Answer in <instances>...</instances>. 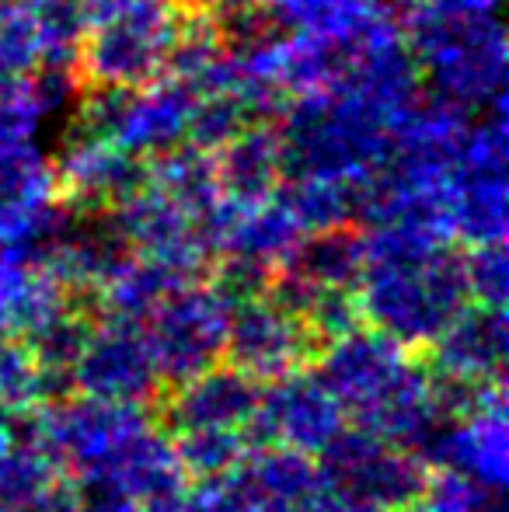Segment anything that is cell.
Wrapping results in <instances>:
<instances>
[{"instance_id": "cell-1", "label": "cell", "mask_w": 509, "mask_h": 512, "mask_svg": "<svg viewBox=\"0 0 509 512\" xmlns=\"http://www.w3.org/2000/svg\"><path fill=\"white\" fill-rule=\"evenodd\" d=\"M353 293L360 314L401 345H429L464 307V258L450 237L422 223H370Z\"/></svg>"}, {"instance_id": "cell-2", "label": "cell", "mask_w": 509, "mask_h": 512, "mask_svg": "<svg viewBox=\"0 0 509 512\" xmlns=\"http://www.w3.org/2000/svg\"><path fill=\"white\" fill-rule=\"evenodd\" d=\"M321 380L360 429L405 446L426 464L447 415L436 408L433 377L408 356V345L377 328H353L332 338L321 359Z\"/></svg>"}, {"instance_id": "cell-3", "label": "cell", "mask_w": 509, "mask_h": 512, "mask_svg": "<svg viewBox=\"0 0 509 512\" xmlns=\"http://www.w3.org/2000/svg\"><path fill=\"white\" fill-rule=\"evenodd\" d=\"M279 115L283 178H325L349 189H360L387 161L401 119L346 81L290 98Z\"/></svg>"}, {"instance_id": "cell-4", "label": "cell", "mask_w": 509, "mask_h": 512, "mask_svg": "<svg viewBox=\"0 0 509 512\" xmlns=\"http://www.w3.org/2000/svg\"><path fill=\"white\" fill-rule=\"evenodd\" d=\"M405 39L433 98L471 115L506 108V32L499 14L412 4Z\"/></svg>"}, {"instance_id": "cell-5", "label": "cell", "mask_w": 509, "mask_h": 512, "mask_svg": "<svg viewBox=\"0 0 509 512\" xmlns=\"http://www.w3.org/2000/svg\"><path fill=\"white\" fill-rule=\"evenodd\" d=\"M185 11L178 0H98L74 53L81 84L140 88L168 74Z\"/></svg>"}, {"instance_id": "cell-6", "label": "cell", "mask_w": 509, "mask_h": 512, "mask_svg": "<svg viewBox=\"0 0 509 512\" xmlns=\"http://www.w3.org/2000/svg\"><path fill=\"white\" fill-rule=\"evenodd\" d=\"M154 429L143 405H123V401L74 398L56 401L32 425L35 443L56 460V467H67L84 492H95L112 481V474L123 467L147 432Z\"/></svg>"}, {"instance_id": "cell-7", "label": "cell", "mask_w": 509, "mask_h": 512, "mask_svg": "<svg viewBox=\"0 0 509 512\" xmlns=\"http://www.w3.org/2000/svg\"><path fill=\"white\" fill-rule=\"evenodd\" d=\"M443 227L450 241H506V108L471 119L443 182Z\"/></svg>"}, {"instance_id": "cell-8", "label": "cell", "mask_w": 509, "mask_h": 512, "mask_svg": "<svg viewBox=\"0 0 509 512\" xmlns=\"http://www.w3.org/2000/svg\"><path fill=\"white\" fill-rule=\"evenodd\" d=\"M199 95L175 74H161L140 88H91L77 129L105 136L136 157H161L189 140Z\"/></svg>"}, {"instance_id": "cell-9", "label": "cell", "mask_w": 509, "mask_h": 512, "mask_svg": "<svg viewBox=\"0 0 509 512\" xmlns=\"http://www.w3.org/2000/svg\"><path fill=\"white\" fill-rule=\"evenodd\" d=\"M231 307L234 300L220 286H199L196 279H189L143 317L161 380L178 387L182 380L220 363Z\"/></svg>"}, {"instance_id": "cell-10", "label": "cell", "mask_w": 509, "mask_h": 512, "mask_svg": "<svg viewBox=\"0 0 509 512\" xmlns=\"http://www.w3.org/2000/svg\"><path fill=\"white\" fill-rule=\"evenodd\" d=\"M321 474L332 485L374 502L384 512H405L426 488V464L412 450L370 429H342L321 450Z\"/></svg>"}, {"instance_id": "cell-11", "label": "cell", "mask_w": 509, "mask_h": 512, "mask_svg": "<svg viewBox=\"0 0 509 512\" xmlns=\"http://www.w3.org/2000/svg\"><path fill=\"white\" fill-rule=\"evenodd\" d=\"M346 429V408L321 380V373H286L269 380L258 394L255 415L248 422V436L265 446H286V450L321 457L328 443Z\"/></svg>"}, {"instance_id": "cell-12", "label": "cell", "mask_w": 509, "mask_h": 512, "mask_svg": "<svg viewBox=\"0 0 509 512\" xmlns=\"http://www.w3.org/2000/svg\"><path fill=\"white\" fill-rule=\"evenodd\" d=\"M70 384L98 401H123V405H147L161 394L154 352L140 321L105 317V324L91 328L77 363L70 366Z\"/></svg>"}, {"instance_id": "cell-13", "label": "cell", "mask_w": 509, "mask_h": 512, "mask_svg": "<svg viewBox=\"0 0 509 512\" xmlns=\"http://www.w3.org/2000/svg\"><path fill=\"white\" fill-rule=\"evenodd\" d=\"M116 223L119 237L133 255L154 258L185 276H199L206 258L213 255V241L206 223L189 213L178 199H171L154 182H143L133 196L105 209Z\"/></svg>"}, {"instance_id": "cell-14", "label": "cell", "mask_w": 509, "mask_h": 512, "mask_svg": "<svg viewBox=\"0 0 509 512\" xmlns=\"http://www.w3.org/2000/svg\"><path fill=\"white\" fill-rule=\"evenodd\" d=\"M63 209L56 164L39 143H0V251L28 255Z\"/></svg>"}, {"instance_id": "cell-15", "label": "cell", "mask_w": 509, "mask_h": 512, "mask_svg": "<svg viewBox=\"0 0 509 512\" xmlns=\"http://www.w3.org/2000/svg\"><path fill=\"white\" fill-rule=\"evenodd\" d=\"M314 342L304 317L258 293L231 307L224 356L252 380H279L311 359Z\"/></svg>"}, {"instance_id": "cell-16", "label": "cell", "mask_w": 509, "mask_h": 512, "mask_svg": "<svg viewBox=\"0 0 509 512\" xmlns=\"http://www.w3.org/2000/svg\"><path fill=\"white\" fill-rule=\"evenodd\" d=\"M56 178L67 209L77 213H102L133 196L147 182V161L116 147L105 136L77 129L56 157Z\"/></svg>"}, {"instance_id": "cell-17", "label": "cell", "mask_w": 509, "mask_h": 512, "mask_svg": "<svg viewBox=\"0 0 509 512\" xmlns=\"http://www.w3.org/2000/svg\"><path fill=\"white\" fill-rule=\"evenodd\" d=\"M426 464H440L489 492H503L509 471L506 394L499 391L468 415L447 418L429 446Z\"/></svg>"}, {"instance_id": "cell-18", "label": "cell", "mask_w": 509, "mask_h": 512, "mask_svg": "<svg viewBox=\"0 0 509 512\" xmlns=\"http://www.w3.org/2000/svg\"><path fill=\"white\" fill-rule=\"evenodd\" d=\"M307 230L286 206V199L269 196L258 203H231L224 199L213 223V251H224L231 262L258 265L265 272H276Z\"/></svg>"}, {"instance_id": "cell-19", "label": "cell", "mask_w": 509, "mask_h": 512, "mask_svg": "<svg viewBox=\"0 0 509 512\" xmlns=\"http://www.w3.org/2000/svg\"><path fill=\"white\" fill-rule=\"evenodd\" d=\"M258 380L238 366H210L182 380L168 405V425L182 429H248L258 405Z\"/></svg>"}, {"instance_id": "cell-20", "label": "cell", "mask_w": 509, "mask_h": 512, "mask_svg": "<svg viewBox=\"0 0 509 512\" xmlns=\"http://www.w3.org/2000/svg\"><path fill=\"white\" fill-rule=\"evenodd\" d=\"M429 345H433V366L440 377L475 380V384L503 380L506 310L482 304L464 307Z\"/></svg>"}, {"instance_id": "cell-21", "label": "cell", "mask_w": 509, "mask_h": 512, "mask_svg": "<svg viewBox=\"0 0 509 512\" xmlns=\"http://www.w3.org/2000/svg\"><path fill=\"white\" fill-rule=\"evenodd\" d=\"M210 157L220 192L231 203H258L276 196L283 185V147H279V133L265 122H245Z\"/></svg>"}, {"instance_id": "cell-22", "label": "cell", "mask_w": 509, "mask_h": 512, "mask_svg": "<svg viewBox=\"0 0 509 512\" xmlns=\"http://www.w3.org/2000/svg\"><path fill=\"white\" fill-rule=\"evenodd\" d=\"M70 307L67 286L25 255L0 251V338L25 342L49 317Z\"/></svg>"}, {"instance_id": "cell-23", "label": "cell", "mask_w": 509, "mask_h": 512, "mask_svg": "<svg viewBox=\"0 0 509 512\" xmlns=\"http://www.w3.org/2000/svg\"><path fill=\"white\" fill-rule=\"evenodd\" d=\"M279 269L307 279L318 290H353L363 269V241L349 227L304 234Z\"/></svg>"}, {"instance_id": "cell-24", "label": "cell", "mask_w": 509, "mask_h": 512, "mask_svg": "<svg viewBox=\"0 0 509 512\" xmlns=\"http://www.w3.org/2000/svg\"><path fill=\"white\" fill-rule=\"evenodd\" d=\"M196 276L171 269L164 262L143 255H129L116 272L102 283V307L112 317H126V321H140L150 314L171 290H178L182 283H189Z\"/></svg>"}, {"instance_id": "cell-25", "label": "cell", "mask_w": 509, "mask_h": 512, "mask_svg": "<svg viewBox=\"0 0 509 512\" xmlns=\"http://www.w3.org/2000/svg\"><path fill=\"white\" fill-rule=\"evenodd\" d=\"M175 453L185 474L217 481L252 453V439L248 429H182L175 432Z\"/></svg>"}, {"instance_id": "cell-26", "label": "cell", "mask_w": 509, "mask_h": 512, "mask_svg": "<svg viewBox=\"0 0 509 512\" xmlns=\"http://www.w3.org/2000/svg\"><path fill=\"white\" fill-rule=\"evenodd\" d=\"M283 182L286 189L279 185V196L286 199L307 234L349 227L356 220V189L349 185L325 182V178H283Z\"/></svg>"}, {"instance_id": "cell-27", "label": "cell", "mask_w": 509, "mask_h": 512, "mask_svg": "<svg viewBox=\"0 0 509 512\" xmlns=\"http://www.w3.org/2000/svg\"><path fill=\"white\" fill-rule=\"evenodd\" d=\"M49 60L46 35L25 0H0V84L28 77Z\"/></svg>"}, {"instance_id": "cell-28", "label": "cell", "mask_w": 509, "mask_h": 512, "mask_svg": "<svg viewBox=\"0 0 509 512\" xmlns=\"http://www.w3.org/2000/svg\"><path fill=\"white\" fill-rule=\"evenodd\" d=\"M60 481L56 460L39 443H14L0 450V509H21Z\"/></svg>"}, {"instance_id": "cell-29", "label": "cell", "mask_w": 509, "mask_h": 512, "mask_svg": "<svg viewBox=\"0 0 509 512\" xmlns=\"http://www.w3.org/2000/svg\"><path fill=\"white\" fill-rule=\"evenodd\" d=\"M91 335V321L77 310H60L56 317H49L39 331L25 338L28 352L35 356V363L42 366V373H56V377H70V366L77 363L84 342Z\"/></svg>"}, {"instance_id": "cell-30", "label": "cell", "mask_w": 509, "mask_h": 512, "mask_svg": "<svg viewBox=\"0 0 509 512\" xmlns=\"http://www.w3.org/2000/svg\"><path fill=\"white\" fill-rule=\"evenodd\" d=\"M42 398H49L46 373L28 345H21L18 338H0V411L21 415Z\"/></svg>"}, {"instance_id": "cell-31", "label": "cell", "mask_w": 509, "mask_h": 512, "mask_svg": "<svg viewBox=\"0 0 509 512\" xmlns=\"http://www.w3.org/2000/svg\"><path fill=\"white\" fill-rule=\"evenodd\" d=\"M46 35L49 60L53 63H74L77 42L88 32L95 18L98 0H25Z\"/></svg>"}, {"instance_id": "cell-32", "label": "cell", "mask_w": 509, "mask_h": 512, "mask_svg": "<svg viewBox=\"0 0 509 512\" xmlns=\"http://www.w3.org/2000/svg\"><path fill=\"white\" fill-rule=\"evenodd\" d=\"M405 512H506V506L503 492H489V488L447 471L426 481L422 495Z\"/></svg>"}, {"instance_id": "cell-33", "label": "cell", "mask_w": 509, "mask_h": 512, "mask_svg": "<svg viewBox=\"0 0 509 512\" xmlns=\"http://www.w3.org/2000/svg\"><path fill=\"white\" fill-rule=\"evenodd\" d=\"M464 283H468V297H475L482 307L506 310L509 262H506L503 241L471 244V255L464 258Z\"/></svg>"}, {"instance_id": "cell-34", "label": "cell", "mask_w": 509, "mask_h": 512, "mask_svg": "<svg viewBox=\"0 0 509 512\" xmlns=\"http://www.w3.org/2000/svg\"><path fill=\"white\" fill-rule=\"evenodd\" d=\"M307 512H384V509L367 499H360V495L346 492V488L332 485V481L325 478V485H321L318 492H314V499L307 502Z\"/></svg>"}, {"instance_id": "cell-35", "label": "cell", "mask_w": 509, "mask_h": 512, "mask_svg": "<svg viewBox=\"0 0 509 512\" xmlns=\"http://www.w3.org/2000/svg\"><path fill=\"white\" fill-rule=\"evenodd\" d=\"M74 506H77V495L67 492V488L56 481L49 492H42L39 499H32L28 506H21L18 512H74Z\"/></svg>"}, {"instance_id": "cell-36", "label": "cell", "mask_w": 509, "mask_h": 512, "mask_svg": "<svg viewBox=\"0 0 509 512\" xmlns=\"http://www.w3.org/2000/svg\"><path fill=\"white\" fill-rule=\"evenodd\" d=\"M18 422H14V415H7V411H0V450H7V446L18 443Z\"/></svg>"}, {"instance_id": "cell-37", "label": "cell", "mask_w": 509, "mask_h": 512, "mask_svg": "<svg viewBox=\"0 0 509 512\" xmlns=\"http://www.w3.org/2000/svg\"><path fill=\"white\" fill-rule=\"evenodd\" d=\"M0 512H18V509H0Z\"/></svg>"}]
</instances>
